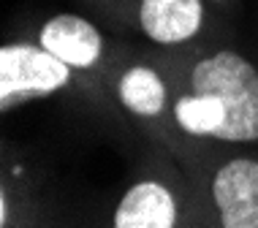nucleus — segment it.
Listing matches in <instances>:
<instances>
[{"mask_svg": "<svg viewBox=\"0 0 258 228\" xmlns=\"http://www.w3.org/2000/svg\"><path fill=\"white\" fill-rule=\"evenodd\" d=\"M193 93L215 95L226 106V125L218 139L255 141L258 139V73L236 52H218L201 60L190 73Z\"/></svg>", "mask_w": 258, "mask_h": 228, "instance_id": "nucleus-1", "label": "nucleus"}, {"mask_svg": "<svg viewBox=\"0 0 258 228\" xmlns=\"http://www.w3.org/2000/svg\"><path fill=\"white\" fill-rule=\"evenodd\" d=\"M6 220H9V204H6V193L0 196V223L6 225Z\"/></svg>", "mask_w": 258, "mask_h": 228, "instance_id": "nucleus-9", "label": "nucleus"}, {"mask_svg": "<svg viewBox=\"0 0 258 228\" xmlns=\"http://www.w3.org/2000/svg\"><path fill=\"white\" fill-rule=\"evenodd\" d=\"M142 27L158 44H179L201 27L199 0H142Z\"/></svg>", "mask_w": 258, "mask_h": 228, "instance_id": "nucleus-6", "label": "nucleus"}, {"mask_svg": "<svg viewBox=\"0 0 258 228\" xmlns=\"http://www.w3.org/2000/svg\"><path fill=\"white\" fill-rule=\"evenodd\" d=\"M212 198L223 228H258V161L234 158L212 179Z\"/></svg>", "mask_w": 258, "mask_h": 228, "instance_id": "nucleus-3", "label": "nucleus"}, {"mask_svg": "<svg viewBox=\"0 0 258 228\" xmlns=\"http://www.w3.org/2000/svg\"><path fill=\"white\" fill-rule=\"evenodd\" d=\"M179 128L190 136H215L218 139L223 125H226V106L215 98V95L193 93L182 95L174 106Z\"/></svg>", "mask_w": 258, "mask_h": 228, "instance_id": "nucleus-8", "label": "nucleus"}, {"mask_svg": "<svg viewBox=\"0 0 258 228\" xmlns=\"http://www.w3.org/2000/svg\"><path fill=\"white\" fill-rule=\"evenodd\" d=\"M117 93H120L122 106L131 109L139 117H155L166 106L163 79L152 68H144V65H136L131 71H125Z\"/></svg>", "mask_w": 258, "mask_h": 228, "instance_id": "nucleus-7", "label": "nucleus"}, {"mask_svg": "<svg viewBox=\"0 0 258 228\" xmlns=\"http://www.w3.org/2000/svg\"><path fill=\"white\" fill-rule=\"evenodd\" d=\"M177 204L160 182H139L120 198L114 209V228H174Z\"/></svg>", "mask_w": 258, "mask_h": 228, "instance_id": "nucleus-5", "label": "nucleus"}, {"mask_svg": "<svg viewBox=\"0 0 258 228\" xmlns=\"http://www.w3.org/2000/svg\"><path fill=\"white\" fill-rule=\"evenodd\" d=\"M41 46L71 68H90L101 57V33L87 19L60 14L41 30Z\"/></svg>", "mask_w": 258, "mask_h": 228, "instance_id": "nucleus-4", "label": "nucleus"}, {"mask_svg": "<svg viewBox=\"0 0 258 228\" xmlns=\"http://www.w3.org/2000/svg\"><path fill=\"white\" fill-rule=\"evenodd\" d=\"M71 65L46 52L44 46L11 44L0 49V109L9 112L14 103L36 95H49L66 87Z\"/></svg>", "mask_w": 258, "mask_h": 228, "instance_id": "nucleus-2", "label": "nucleus"}]
</instances>
